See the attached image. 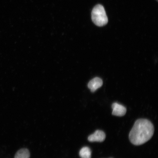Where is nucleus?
Masks as SVG:
<instances>
[{
	"instance_id": "7ed1b4c3",
	"label": "nucleus",
	"mask_w": 158,
	"mask_h": 158,
	"mask_svg": "<svg viewBox=\"0 0 158 158\" xmlns=\"http://www.w3.org/2000/svg\"><path fill=\"white\" fill-rule=\"evenodd\" d=\"M105 133L102 130H97L93 134H91L88 138V141L90 142H102L106 139Z\"/></svg>"
},
{
	"instance_id": "6e6552de",
	"label": "nucleus",
	"mask_w": 158,
	"mask_h": 158,
	"mask_svg": "<svg viewBox=\"0 0 158 158\" xmlns=\"http://www.w3.org/2000/svg\"><path fill=\"white\" fill-rule=\"evenodd\" d=\"M157 1H158V0H156Z\"/></svg>"
},
{
	"instance_id": "f03ea898",
	"label": "nucleus",
	"mask_w": 158,
	"mask_h": 158,
	"mask_svg": "<svg viewBox=\"0 0 158 158\" xmlns=\"http://www.w3.org/2000/svg\"><path fill=\"white\" fill-rule=\"evenodd\" d=\"M92 19L96 25L102 27L107 24L108 19L104 7L102 5H98L93 9Z\"/></svg>"
},
{
	"instance_id": "f257e3e1",
	"label": "nucleus",
	"mask_w": 158,
	"mask_h": 158,
	"mask_svg": "<svg viewBox=\"0 0 158 158\" xmlns=\"http://www.w3.org/2000/svg\"><path fill=\"white\" fill-rule=\"evenodd\" d=\"M154 130L153 125L149 120L143 118L138 119L130 132V141L134 145H143L152 137Z\"/></svg>"
},
{
	"instance_id": "423d86ee",
	"label": "nucleus",
	"mask_w": 158,
	"mask_h": 158,
	"mask_svg": "<svg viewBox=\"0 0 158 158\" xmlns=\"http://www.w3.org/2000/svg\"><path fill=\"white\" fill-rule=\"evenodd\" d=\"M30 156L29 150L23 148L19 150L15 154V158H29Z\"/></svg>"
},
{
	"instance_id": "0eeeda50",
	"label": "nucleus",
	"mask_w": 158,
	"mask_h": 158,
	"mask_svg": "<svg viewBox=\"0 0 158 158\" xmlns=\"http://www.w3.org/2000/svg\"><path fill=\"white\" fill-rule=\"evenodd\" d=\"M91 151L88 147L82 148L79 152L81 158H91Z\"/></svg>"
},
{
	"instance_id": "20e7f679",
	"label": "nucleus",
	"mask_w": 158,
	"mask_h": 158,
	"mask_svg": "<svg viewBox=\"0 0 158 158\" xmlns=\"http://www.w3.org/2000/svg\"><path fill=\"white\" fill-rule=\"evenodd\" d=\"M112 114L113 115L118 116H123L126 113V108L122 105L117 102H114L112 104Z\"/></svg>"
},
{
	"instance_id": "39448f33",
	"label": "nucleus",
	"mask_w": 158,
	"mask_h": 158,
	"mask_svg": "<svg viewBox=\"0 0 158 158\" xmlns=\"http://www.w3.org/2000/svg\"><path fill=\"white\" fill-rule=\"evenodd\" d=\"M103 82L101 79L94 78L90 81L88 84V87L92 92H94L102 86Z\"/></svg>"
}]
</instances>
